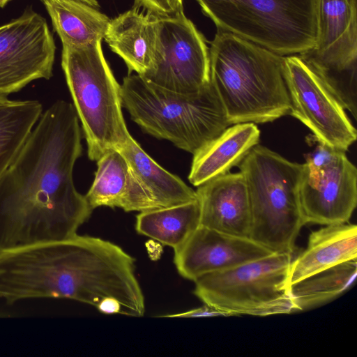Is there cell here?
Segmentation results:
<instances>
[{"mask_svg":"<svg viewBox=\"0 0 357 357\" xmlns=\"http://www.w3.org/2000/svg\"><path fill=\"white\" fill-rule=\"evenodd\" d=\"M81 141L72 103L59 100L42 113L0 179V250L69 238L89 218L73 175Z\"/></svg>","mask_w":357,"mask_h":357,"instance_id":"cell-1","label":"cell"},{"mask_svg":"<svg viewBox=\"0 0 357 357\" xmlns=\"http://www.w3.org/2000/svg\"><path fill=\"white\" fill-rule=\"evenodd\" d=\"M209 58L210 81L230 126L272 122L289 114L284 56L218 29Z\"/></svg>","mask_w":357,"mask_h":357,"instance_id":"cell-2","label":"cell"},{"mask_svg":"<svg viewBox=\"0 0 357 357\" xmlns=\"http://www.w3.org/2000/svg\"><path fill=\"white\" fill-rule=\"evenodd\" d=\"M122 107L145 132L192 155L230 126L216 89L181 94L130 73L121 84Z\"/></svg>","mask_w":357,"mask_h":357,"instance_id":"cell-3","label":"cell"},{"mask_svg":"<svg viewBox=\"0 0 357 357\" xmlns=\"http://www.w3.org/2000/svg\"><path fill=\"white\" fill-rule=\"evenodd\" d=\"M237 166L249 195L250 238L273 252L293 253L305 225L299 197L303 163L257 144Z\"/></svg>","mask_w":357,"mask_h":357,"instance_id":"cell-4","label":"cell"},{"mask_svg":"<svg viewBox=\"0 0 357 357\" xmlns=\"http://www.w3.org/2000/svg\"><path fill=\"white\" fill-rule=\"evenodd\" d=\"M61 66L89 158L97 161L131 136L123 116L121 85L105 60L101 41L82 47L63 45Z\"/></svg>","mask_w":357,"mask_h":357,"instance_id":"cell-5","label":"cell"},{"mask_svg":"<svg viewBox=\"0 0 357 357\" xmlns=\"http://www.w3.org/2000/svg\"><path fill=\"white\" fill-rule=\"evenodd\" d=\"M218 29L278 55L304 54L315 45L317 0H195Z\"/></svg>","mask_w":357,"mask_h":357,"instance_id":"cell-6","label":"cell"},{"mask_svg":"<svg viewBox=\"0 0 357 357\" xmlns=\"http://www.w3.org/2000/svg\"><path fill=\"white\" fill-rule=\"evenodd\" d=\"M292 253L274 252L195 281V295L223 316L290 314L296 307L289 292Z\"/></svg>","mask_w":357,"mask_h":357,"instance_id":"cell-7","label":"cell"},{"mask_svg":"<svg viewBox=\"0 0 357 357\" xmlns=\"http://www.w3.org/2000/svg\"><path fill=\"white\" fill-rule=\"evenodd\" d=\"M317 17L315 45L300 55L356 119V0H317Z\"/></svg>","mask_w":357,"mask_h":357,"instance_id":"cell-8","label":"cell"},{"mask_svg":"<svg viewBox=\"0 0 357 357\" xmlns=\"http://www.w3.org/2000/svg\"><path fill=\"white\" fill-rule=\"evenodd\" d=\"M157 38L147 82L181 94L197 93L210 82L209 47L183 12L156 17Z\"/></svg>","mask_w":357,"mask_h":357,"instance_id":"cell-9","label":"cell"},{"mask_svg":"<svg viewBox=\"0 0 357 357\" xmlns=\"http://www.w3.org/2000/svg\"><path fill=\"white\" fill-rule=\"evenodd\" d=\"M284 76L290 100L289 114L320 142L346 152L357 132L344 109L300 55L285 56Z\"/></svg>","mask_w":357,"mask_h":357,"instance_id":"cell-10","label":"cell"},{"mask_svg":"<svg viewBox=\"0 0 357 357\" xmlns=\"http://www.w3.org/2000/svg\"><path fill=\"white\" fill-rule=\"evenodd\" d=\"M56 45L46 20L27 8L0 26V96L52 77Z\"/></svg>","mask_w":357,"mask_h":357,"instance_id":"cell-11","label":"cell"},{"mask_svg":"<svg viewBox=\"0 0 357 357\" xmlns=\"http://www.w3.org/2000/svg\"><path fill=\"white\" fill-rule=\"evenodd\" d=\"M299 197L305 225L347 223L357 205V169L345 152L335 149L321 163H303Z\"/></svg>","mask_w":357,"mask_h":357,"instance_id":"cell-12","label":"cell"},{"mask_svg":"<svg viewBox=\"0 0 357 357\" xmlns=\"http://www.w3.org/2000/svg\"><path fill=\"white\" fill-rule=\"evenodd\" d=\"M174 250L177 271L183 278L194 282L204 275L229 269L274 253L250 238L200 225Z\"/></svg>","mask_w":357,"mask_h":357,"instance_id":"cell-13","label":"cell"},{"mask_svg":"<svg viewBox=\"0 0 357 357\" xmlns=\"http://www.w3.org/2000/svg\"><path fill=\"white\" fill-rule=\"evenodd\" d=\"M200 226L250 238L251 208L247 185L241 172H230L197 186Z\"/></svg>","mask_w":357,"mask_h":357,"instance_id":"cell-14","label":"cell"},{"mask_svg":"<svg viewBox=\"0 0 357 357\" xmlns=\"http://www.w3.org/2000/svg\"><path fill=\"white\" fill-rule=\"evenodd\" d=\"M85 197L93 210L99 206L126 212L160 208L117 149L107 151L97 160L95 178Z\"/></svg>","mask_w":357,"mask_h":357,"instance_id":"cell-15","label":"cell"},{"mask_svg":"<svg viewBox=\"0 0 357 357\" xmlns=\"http://www.w3.org/2000/svg\"><path fill=\"white\" fill-rule=\"evenodd\" d=\"M112 52L126 63L129 74L142 76L153 64L157 38L156 16L138 7L110 20L104 38Z\"/></svg>","mask_w":357,"mask_h":357,"instance_id":"cell-16","label":"cell"},{"mask_svg":"<svg viewBox=\"0 0 357 357\" xmlns=\"http://www.w3.org/2000/svg\"><path fill=\"white\" fill-rule=\"evenodd\" d=\"M357 259V227L341 223L311 232L307 248L291 263L289 286L335 265Z\"/></svg>","mask_w":357,"mask_h":357,"instance_id":"cell-17","label":"cell"},{"mask_svg":"<svg viewBox=\"0 0 357 357\" xmlns=\"http://www.w3.org/2000/svg\"><path fill=\"white\" fill-rule=\"evenodd\" d=\"M259 137L260 130L254 123L229 126L193 155L189 181L197 187L229 172L259 143Z\"/></svg>","mask_w":357,"mask_h":357,"instance_id":"cell-18","label":"cell"},{"mask_svg":"<svg viewBox=\"0 0 357 357\" xmlns=\"http://www.w3.org/2000/svg\"><path fill=\"white\" fill-rule=\"evenodd\" d=\"M62 44L82 47L101 41L110 19L79 0H40Z\"/></svg>","mask_w":357,"mask_h":357,"instance_id":"cell-19","label":"cell"},{"mask_svg":"<svg viewBox=\"0 0 357 357\" xmlns=\"http://www.w3.org/2000/svg\"><path fill=\"white\" fill-rule=\"evenodd\" d=\"M116 149L126 158L136 176L160 208L197 199L196 191L158 165L132 136Z\"/></svg>","mask_w":357,"mask_h":357,"instance_id":"cell-20","label":"cell"},{"mask_svg":"<svg viewBox=\"0 0 357 357\" xmlns=\"http://www.w3.org/2000/svg\"><path fill=\"white\" fill-rule=\"evenodd\" d=\"M200 225L198 199L190 202L140 212L135 229L174 250L181 246Z\"/></svg>","mask_w":357,"mask_h":357,"instance_id":"cell-21","label":"cell"},{"mask_svg":"<svg viewBox=\"0 0 357 357\" xmlns=\"http://www.w3.org/2000/svg\"><path fill=\"white\" fill-rule=\"evenodd\" d=\"M43 113L36 100L0 96V179L17 156Z\"/></svg>","mask_w":357,"mask_h":357,"instance_id":"cell-22","label":"cell"},{"mask_svg":"<svg viewBox=\"0 0 357 357\" xmlns=\"http://www.w3.org/2000/svg\"><path fill=\"white\" fill-rule=\"evenodd\" d=\"M357 275V259L317 272L289 286L297 311L330 301L346 291Z\"/></svg>","mask_w":357,"mask_h":357,"instance_id":"cell-23","label":"cell"},{"mask_svg":"<svg viewBox=\"0 0 357 357\" xmlns=\"http://www.w3.org/2000/svg\"><path fill=\"white\" fill-rule=\"evenodd\" d=\"M137 7H142L156 17L173 16L183 11V0H135Z\"/></svg>","mask_w":357,"mask_h":357,"instance_id":"cell-24","label":"cell"},{"mask_svg":"<svg viewBox=\"0 0 357 357\" xmlns=\"http://www.w3.org/2000/svg\"><path fill=\"white\" fill-rule=\"evenodd\" d=\"M222 315L219 311L204 304V306L178 314L163 315L164 317H205Z\"/></svg>","mask_w":357,"mask_h":357,"instance_id":"cell-25","label":"cell"},{"mask_svg":"<svg viewBox=\"0 0 357 357\" xmlns=\"http://www.w3.org/2000/svg\"><path fill=\"white\" fill-rule=\"evenodd\" d=\"M81 1H83L94 8H99L98 2L96 0H79Z\"/></svg>","mask_w":357,"mask_h":357,"instance_id":"cell-26","label":"cell"},{"mask_svg":"<svg viewBox=\"0 0 357 357\" xmlns=\"http://www.w3.org/2000/svg\"><path fill=\"white\" fill-rule=\"evenodd\" d=\"M11 0H0V8H3Z\"/></svg>","mask_w":357,"mask_h":357,"instance_id":"cell-27","label":"cell"}]
</instances>
